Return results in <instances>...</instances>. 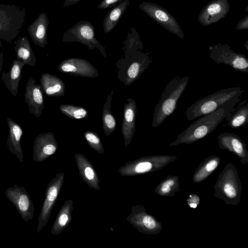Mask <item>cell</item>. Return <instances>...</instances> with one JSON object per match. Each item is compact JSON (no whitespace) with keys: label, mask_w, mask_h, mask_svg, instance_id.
I'll use <instances>...</instances> for the list:
<instances>
[{"label":"cell","mask_w":248,"mask_h":248,"mask_svg":"<svg viewBox=\"0 0 248 248\" xmlns=\"http://www.w3.org/2000/svg\"><path fill=\"white\" fill-rule=\"evenodd\" d=\"M241 99V96L235 97L217 110L198 118L181 132L169 146L183 143L190 144L210 134L224 119L235 110V107Z\"/></svg>","instance_id":"obj_1"},{"label":"cell","mask_w":248,"mask_h":248,"mask_svg":"<svg viewBox=\"0 0 248 248\" xmlns=\"http://www.w3.org/2000/svg\"><path fill=\"white\" fill-rule=\"evenodd\" d=\"M189 81L187 76H176L167 84L154 109L152 126L156 127L175 110Z\"/></svg>","instance_id":"obj_2"},{"label":"cell","mask_w":248,"mask_h":248,"mask_svg":"<svg viewBox=\"0 0 248 248\" xmlns=\"http://www.w3.org/2000/svg\"><path fill=\"white\" fill-rule=\"evenodd\" d=\"M244 92L240 87H230L202 98L186 109V119L192 121L214 111L232 99L241 96Z\"/></svg>","instance_id":"obj_3"},{"label":"cell","mask_w":248,"mask_h":248,"mask_svg":"<svg viewBox=\"0 0 248 248\" xmlns=\"http://www.w3.org/2000/svg\"><path fill=\"white\" fill-rule=\"evenodd\" d=\"M214 188V196L222 200L226 205H237L240 202L242 184L237 170L232 163L225 166Z\"/></svg>","instance_id":"obj_4"},{"label":"cell","mask_w":248,"mask_h":248,"mask_svg":"<svg viewBox=\"0 0 248 248\" xmlns=\"http://www.w3.org/2000/svg\"><path fill=\"white\" fill-rule=\"evenodd\" d=\"M25 17L23 8L0 4V40L10 42L16 38L23 26Z\"/></svg>","instance_id":"obj_5"},{"label":"cell","mask_w":248,"mask_h":248,"mask_svg":"<svg viewBox=\"0 0 248 248\" xmlns=\"http://www.w3.org/2000/svg\"><path fill=\"white\" fill-rule=\"evenodd\" d=\"M62 42H77L87 46L90 49H98L104 58L107 56L105 48L95 37V28L89 21H80L63 33Z\"/></svg>","instance_id":"obj_6"},{"label":"cell","mask_w":248,"mask_h":248,"mask_svg":"<svg viewBox=\"0 0 248 248\" xmlns=\"http://www.w3.org/2000/svg\"><path fill=\"white\" fill-rule=\"evenodd\" d=\"M210 57L217 63L230 65L234 70L248 73V59L243 54L232 51L227 45H217L209 47Z\"/></svg>","instance_id":"obj_7"},{"label":"cell","mask_w":248,"mask_h":248,"mask_svg":"<svg viewBox=\"0 0 248 248\" xmlns=\"http://www.w3.org/2000/svg\"><path fill=\"white\" fill-rule=\"evenodd\" d=\"M5 195L14 204L22 219L28 222L33 218L35 207L29 193L24 186L16 185L8 187Z\"/></svg>","instance_id":"obj_8"},{"label":"cell","mask_w":248,"mask_h":248,"mask_svg":"<svg viewBox=\"0 0 248 248\" xmlns=\"http://www.w3.org/2000/svg\"><path fill=\"white\" fill-rule=\"evenodd\" d=\"M62 174H57L50 182L46 188L44 201L38 219L37 232L39 233L50 217L62 185Z\"/></svg>","instance_id":"obj_9"},{"label":"cell","mask_w":248,"mask_h":248,"mask_svg":"<svg viewBox=\"0 0 248 248\" xmlns=\"http://www.w3.org/2000/svg\"><path fill=\"white\" fill-rule=\"evenodd\" d=\"M140 8L155 22L181 39L184 34L175 19L164 8L150 2H143Z\"/></svg>","instance_id":"obj_10"},{"label":"cell","mask_w":248,"mask_h":248,"mask_svg":"<svg viewBox=\"0 0 248 248\" xmlns=\"http://www.w3.org/2000/svg\"><path fill=\"white\" fill-rule=\"evenodd\" d=\"M132 224L141 232L148 234L159 233L163 229L162 222L148 214L143 206H136L133 210Z\"/></svg>","instance_id":"obj_11"},{"label":"cell","mask_w":248,"mask_h":248,"mask_svg":"<svg viewBox=\"0 0 248 248\" xmlns=\"http://www.w3.org/2000/svg\"><path fill=\"white\" fill-rule=\"evenodd\" d=\"M43 92L40 84L31 76L26 85L25 102L27 104L29 112L37 118L40 117L44 107Z\"/></svg>","instance_id":"obj_12"},{"label":"cell","mask_w":248,"mask_h":248,"mask_svg":"<svg viewBox=\"0 0 248 248\" xmlns=\"http://www.w3.org/2000/svg\"><path fill=\"white\" fill-rule=\"evenodd\" d=\"M58 69L61 72L83 77L95 78L99 73L88 61L80 58H70L62 61Z\"/></svg>","instance_id":"obj_13"},{"label":"cell","mask_w":248,"mask_h":248,"mask_svg":"<svg viewBox=\"0 0 248 248\" xmlns=\"http://www.w3.org/2000/svg\"><path fill=\"white\" fill-rule=\"evenodd\" d=\"M218 146L221 149H227L234 153L244 165L248 164V151L246 144L237 135L232 133H222L217 136Z\"/></svg>","instance_id":"obj_14"},{"label":"cell","mask_w":248,"mask_h":248,"mask_svg":"<svg viewBox=\"0 0 248 248\" xmlns=\"http://www.w3.org/2000/svg\"><path fill=\"white\" fill-rule=\"evenodd\" d=\"M57 148V142L51 132L41 133L35 138L32 159L41 162L53 155Z\"/></svg>","instance_id":"obj_15"},{"label":"cell","mask_w":248,"mask_h":248,"mask_svg":"<svg viewBox=\"0 0 248 248\" xmlns=\"http://www.w3.org/2000/svg\"><path fill=\"white\" fill-rule=\"evenodd\" d=\"M229 10L227 0H215L204 7L198 19L203 25L211 24L224 17Z\"/></svg>","instance_id":"obj_16"},{"label":"cell","mask_w":248,"mask_h":248,"mask_svg":"<svg viewBox=\"0 0 248 248\" xmlns=\"http://www.w3.org/2000/svg\"><path fill=\"white\" fill-rule=\"evenodd\" d=\"M49 24L46 13L42 12L28 27L27 31L33 43L45 48L47 45V29Z\"/></svg>","instance_id":"obj_17"},{"label":"cell","mask_w":248,"mask_h":248,"mask_svg":"<svg viewBox=\"0 0 248 248\" xmlns=\"http://www.w3.org/2000/svg\"><path fill=\"white\" fill-rule=\"evenodd\" d=\"M137 106L135 101L128 98L124 105L122 132L127 146L130 142L135 131Z\"/></svg>","instance_id":"obj_18"},{"label":"cell","mask_w":248,"mask_h":248,"mask_svg":"<svg viewBox=\"0 0 248 248\" xmlns=\"http://www.w3.org/2000/svg\"><path fill=\"white\" fill-rule=\"evenodd\" d=\"M9 133L7 145L9 151L16 156L20 163L23 162V153L21 146L20 140L23 130L20 125L10 117L7 119Z\"/></svg>","instance_id":"obj_19"},{"label":"cell","mask_w":248,"mask_h":248,"mask_svg":"<svg viewBox=\"0 0 248 248\" xmlns=\"http://www.w3.org/2000/svg\"><path fill=\"white\" fill-rule=\"evenodd\" d=\"M129 59L130 62L126 71V81L125 83L126 85L131 84L138 79L152 62L147 55L140 52L134 53Z\"/></svg>","instance_id":"obj_20"},{"label":"cell","mask_w":248,"mask_h":248,"mask_svg":"<svg viewBox=\"0 0 248 248\" xmlns=\"http://www.w3.org/2000/svg\"><path fill=\"white\" fill-rule=\"evenodd\" d=\"M25 65L23 62L15 60L13 62L8 71L2 72L1 78L7 89L14 96H16L17 94L22 71Z\"/></svg>","instance_id":"obj_21"},{"label":"cell","mask_w":248,"mask_h":248,"mask_svg":"<svg viewBox=\"0 0 248 248\" xmlns=\"http://www.w3.org/2000/svg\"><path fill=\"white\" fill-rule=\"evenodd\" d=\"M40 85L43 92L48 96H61L64 94L65 85L57 76L43 73L40 78Z\"/></svg>","instance_id":"obj_22"},{"label":"cell","mask_w":248,"mask_h":248,"mask_svg":"<svg viewBox=\"0 0 248 248\" xmlns=\"http://www.w3.org/2000/svg\"><path fill=\"white\" fill-rule=\"evenodd\" d=\"M14 48L17 60L28 65L35 66L36 57L26 36L19 37L15 42Z\"/></svg>","instance_id":"obj_23"},{"label":"cell","mask_w":248,"mask_h":248,"mask_svg":"<svg viewBox=\"0 0 248 248\" xmlns=\"http://www.w3.org/2000/svg\"><path fill=\"white\" fill-rule=\"evenodd\" d=\"M220 161V157L217 155L205 158L196 169L192 177L193 182L198 183L205 180L218 167Z\"/></svg>","instance_id":"obj_24"},{"label":"cell","mask_w":248,"mask_h":248,"mask_svg":"<svg viewBox=\"0 0 248 248\" xmlns=\"http://www.w3.org/2000/svg\"><path fill=\"white\" fill-rule=\"evenodd\" d=\"M129 4V0H124L108 12L103 21L104 33H108L113 30Z\"/></svg>","instance_id":"obj_25"},{"label":"cell","mask_w":248,"mask_h":248,"mask_svg":"<svg viewBox=\"0 0 248 248\" xmlns=\"http://www.w3.org/2000/svg\"><path fill=\"white\" fill-rule=\"evenodd\" d=\"M241 105L227 117V125L232 128H238L248 122V103L247 100Z\"/></svg>","instance_id":"obj_26"},{"label":"cell","mask_w":248,"mask_h":248,"mask_svg":"<svg viewBox=\"0 0 248 248\" xmlns=\"http://www.w3.org/2000/svg\"><path fill=\"white\" fill-rule=\"evenodd\" d=\"M179 177L176 175H169L156 187L155 192L163 197H172L179 191Z\"/></svg>","instance_id":"obj_27"},{"label":"cell","mask_w":248,"mask_h":248,"mask_svg":"<svg viewBox=\"0 0 248 248\" xmlns=\"http://www.w3.org/2000/svg\"><path fill=\"white\" fill-rule=\"evenodd\" d=\"M113 93V92L112 91L110 94L108 95L107 101L103 108L102 116L103 129L107 137L114 132L116 126L115 118L112 115L110 109Z\"/></svg>","instance_id":"obj_28"},{"label":"cell","mask_w":248,"mask_h":248,"mask_svg":"<svg viewBox=\"0 0 248 248\" xmlns=\"http://www.w3.org/2000/svg\"><path fill=\"white\" fill-rule=\"evenodd\" d=\"M59 108L63 114L72 119H82L88 117L87 110L81 106L62 104Z\"/></svg>","instance_id":"obj_29"},{"label":"cell","mask_w":248,"mask_h":248,"mask_svg":"<svg viewBox=\"0 0 248 248\" xmlns=\"http://www.w3.org/2000/svg\"><path fill=\"white\" fill-rule=\"evenodd\" d=\"M84 136L91 147L98 152L103 151V147L100 138L95 132L86 131Z\"/></svg>","instance_id":"obj_30"},{"label":"cell","mask_w":248,"mask_h":248,"mask_svg":"<svg viewBox=\"0 0 248 248\" xmlns=\"http://www.w3.org/2000/svg\"><path fill=\"white\" fill-rule=\"evenodd\" d=\"M124 0H103L98 5L97 7L100 9H105L112 8Z\"/></svg>","instance_id":"obj_31"},{"label":"cell","mask_w":248,"mask_h":248,"mask_svg":"<svg viewBox=\"0 0 248 248\" xmlns=\"http://www.w3.org/2000/svg\"><path fill=\"white\" fill-rule=\"evenodd\" d=\"M200 199L198 195L191 194L189 195L186 199V203L188 206L192 208H196L199 204Z\"/></svg>","instance_id":"obj_32"},{"label":"cell","mask_w":248,"mask_h":248,"mask_svg":"<svg viewBox=\"0 0 248 248\" xmlns=\"http://www.w3.org/2000/svg\"><path fill=\"white\" fill-rule=\"evenodd\" d=\"M84 174L87 179L89 180H93L94 178V172L90 167H87L84 170Z\"/></svg>","instance_id":"obj_33"},{"label":"cell","mask_w":248,"mask_h":248,"mask_svg":"<svg viewBox=\"0 0 248 248\" xmlns=\"http://www.w3.org/2000/svg\"><path fill=\"white\" fill-rule=\"evenodd\" d=\"M4 50L2 43L0 41V72L2 71V65L4 61Z\"/></svg>","instance_id":"obj_34"},{"label":"cell","mask_w":248,"mask_h":248,"mask_svg":"<svg viewBox=\"0 0 248 248\" xmlns=\"http://www.w3.org/2000/svg\"><path fill=\"white\" fill-rule=\"evenodd\" d=\"M82 0H65L63 2V7H66L70 5L76 4Z\"/></svg>","instance_id":"obj_35"}]
</instances>
